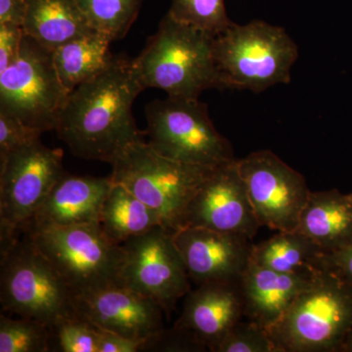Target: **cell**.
Segmentation results:
<instances>
[{
    "label": "cell",
    "instance_id": "4316f807",
    "mask_svg": "<svg viewBox=\"0 0 352 352\" xmlns=\"http://www.w3.org/2000/svg\"><path fill=\"white\" fill-rule=\"evenodd\" d=\"M50 329V351L98 352V329L80 317L65 319Z\"/></svg>",
    "mask_w": 352,
    "mask_h": 352
},
{
    "label": "cell",
    "instance_id": "f546056e",
    "mask_svg": "<svg viewBox=\"0 0 352 352\" xmlns=\"http://www.w3.org/2000/svg\"><path fill=\"white\" fill-rule=\"evenodd\" d=\"M41 134L43 132L25 126L15 117L0 112V163L11 153L38 140Z\"/></svg>",
    "mask_w": 352,
    "mask_h": 352
},
{
    "label": "cell",
    "instance_id": "e575fe53",
    "mask_svg": "<svg viewBox=\"0 0 352 352\" xmlns=\"http://www.w3.org/2000/svg\"><path fill=\"white\" fill-rule=\"evenodd\" d=\"M340 352H352V327L351 330H349V332L347 333Z\"/></svg>",
    "mask_w": 352,
    "mask_h": 352
},
{
    "label": "cell",
    "instance_id": "4dcf8cb0",
    "mask_svg": "<svg viewBox=\"0 0 352 352\" xmlns=\"http://www.w3.org/2000/svg\"><path fill=\"white\" fill-rule=\"evenodd\" d=\"M24 36L22 27L0 24V74L17 60Z\"/></svg>",
    "mask_w": 352,
    "mask_h": 352
},
{
    "label": "cell",
    "instance_id": "9c48e42d",
    "mask_svg": "<svg viewBox=\"0 0 352 352\" xmlns=\"http://www.w3.org/2000/svg\"><path fill=\"white\" fill-rule=\"evenodd\" d=\"M69 94L54 52L25 34L17 60L0 74V112L43 133L55 131Z\"/></svg>",
    "mask_w": 352,
    "mask_h": 352
},
{
    "label": "cell",
    "instance_id": "7c38bea8",
    "mask_svg": "<svg viewBox=\"0 0 352 352\" xmlns=\"http://www.w3.org/2000/svg\"><path fill=\"white\" fill-rule=\"evenodd\" d=\"M237 164L261 226L296 231L310 194L302 175L268 150L251 153Z\"/></svg>",
    "mask_w": 352,
    "mask_h": 352
},
{
    "label": "cell",
    "instance_id": "5bb4252c",
    "mask_svg": "<svg viewBox=\"0 0 352 352\" xmlns=\"http://www.w3.org/2000/svg\"><path fill=\"white\" fill-rule=\"evenodd\" d=\"M76 314L101 330L144 342L164 330L163 307L126 287H109L75 296Z\"/></svg>",
    "mask_w": 352,
    "mask_h": 352
},
{
    "label": "cell",
    "instance_id": "3957f363",
    "mask_svg": "<svg viewBox=\"0 0 352 352\" xmlns=\"http://www.w3.org/2000/svg\"><path fill=\"white\" fill-rule=\"evenodd\" d=\"M351 327L352 283L329 266L267 331L277 352H340Z\"/></svg>",
    "mask_w": 352,
    "mask_h": 352
},
{
    "label": "cell",
    "instance_id": "30bf717a",
    "mask_svg": "<svg viewBox=\"0 0 352 352\" xmlns=\"http://www.w3.org/2000/svg\"><path fill=\"white\" fill-rule=\"evenodd\" d=\"M63 151L41 138L11 153L0 163V242L6 252L39 206L65 175Z\"/></svg>",
    "mask_w": 352,
    "mask_h": 352
},
{
    "label": "cell",
    "instance_id": "7a4b0ae2",
    "mask_svg": "<svg viewBox=\"0 0 352 352\" xmlns=\"http://www.w3.org/2000/svg\"><path fill=\"white\" fill-rule=\"evenodd\" d=\"M214 36L166 14L144 50L132 60L142 87L170 97L199 99L208 89H223L214 54Z\"/></svg>",
    "mask_w": 352,
    "mask_h": 352
},
{
    "label": "cell",
    "instance_id": "83f0119b",
    "mask_svg": "<svg viewBox=\"0 0 352 352\" xmlns=\"http://www.w3.org/2000/svg\"><path fill=\"white\" fill-rule=\"evenodd\" d=\"M212 352H277L265 328L256 322L241 320L217 342Z\"/></svg>",
    "mask_w": 352,
    "mask_h": 352
},
{
    "label": "cell",
    "instance_id": "d6a6232c",
    "mask_svg": "<svg viewBox=\"0 0 352 352\" xmlns=\"http://www.w3.org/2000/svg\"><path fill=\"white\" fill-rule=\"evenodd\" d=\"M28 0H0V24L24 27Z\"/></svg>",
    "mask_w": 352,
    "mask_h": 352
},
{
    "label": "cell",
    "instance_id": "8fae6325",
    "mask_svg": "<svg viewBox=\"0 0 352 352\" xmlns=\"http://www.w3.org/2000/svg\"><path fill=\"white\" fill-rule=\"evenodd\" d=\"M173 235L159 226L122 244L120 283L156 300L166 315L191 291V280Z\"/></svg>",
    "mask_w": 352,
    "mask_h": 352
},
{
    "label": "cell",
    "instance_id": "277c9868",
    "mask_svg": "<svg viewBox=\"0 0 352 352\" xmlns=\"http://www.w3.org/2000/svg\"><path fill=\"white\" fill-rule=\"evenodd\" d=\"M214 54L223 89L259 94L291 82L298 48L283 28L254 20L214 36Z\"/></svg>",
    "mask_w": 352,
    "mask_h": 352
},
{
    "label": "cell",
    "instance_id": "ba28073f",
    "mask_svg": "<svg viewBox=\"0 0 352 352\" xmlns=\"http://www.w3.org/2000/svg\"><path fill=\"white\" fill-rule=\"evenodd\" d=\"M149 145L162 156L205 168L234 161L232 146L217 131L199 99L170 97L146 107Z\"/></svg>",
    "mask_w": 352,
    "mask_h": 352
},
{
    "label": "cell",
    "instance_id": "52a82bcc",
    "mask_svg": "<svg viewBox=\"0 0 352 352\" xmlns=\"http://www.w3.org/2000/svg\"><path fill=\"white\" fill-rule=\"evenodd\" d=\"M54 266L74 296L119 286L124 250L99 223L43 227L24 232Z\"/></svg>",
    "mask_w": 352,
    "mask_h": 352
},
{
    "label": "cell",
    "instance_id": "ac0fdd59",
    "mask_svg": "<svg viewBox=\"0 0 352 352\" xmlns=\"http://www.w3.org/2000/svg\"><path fill=\"white\" fill-rule=\"evenodd\" d=\"M319 272L281 273L251 263L241 280L245 318L268 330Z\"/></svg>",
    "mask_w": 352,
    "mask_h": 352
},
{
    "label": "cell",
    "instance_id": "2e32d148",
    "mask_svg": "<svg viewBox=\"0 0 352 352\" xmlns=\"http://www.w3.org/2000/svg\"><path fill=\"white\" fill-rule=\"evenodd\" d=\"M113 186L110 177L69 175L54 185L22 232L43 227L99 223L104 201Z\"/></svg>",
    "mask_w": 352,
    "mask_h": 352
},
{
    "label": "cell",
    "instance_id": "d590c367",
    "mask_svg": "<svg viewBox=\"0 0 352 352\" xmlns=\"http://www.w3.org/2000/svg\"><path fill=\"white\" fill-rule=\"evenodd\" d=\"M349 197H351V201H352V193L349 194Z\"/></svg>",
    "mask_w": 352,
    "mask_h": 352
},
{
    "label": "cell",
    "instance_id": "e0dca14e",
    "mask_svg": "<svg viewBox=\"0 0 352 352\" xmlns=\"http://www.w3.org/2000/svg\"><path fill=\"white\" fill-rule=\"evenodd\" d=\"M244 317L241 281L212 282L199 285L187 294L182 314L175 325L193 333L212 351Z\"/></svg>",
    "mask_w": 352,
    "mask_h": 352
},
{
    "label": "cell",
    "instance_id": "f1b7e54d",
    "mask_svg": "<svg viewBox=\"0 0 352 352\" xmlns=\"http://www.w3.org/2000/svg\"><path fill=\"white\" fill-rule=\"evenodd\" d=\"M208 351L205 342L186 329H164L157 335L145 340L141 351L203 352Z\"/></svg>",
    "mask_w": 352,
    "mask_h": 352
},
{
    "label": "cell",
    "instance_id": "44dd1931",
    "mask_svg": "<svg viewBox=\"0 0 352 352\" xmlns=\"http://www.w3.org/2000/svg\"><path fill=\"white\" fill-rule=\"evenodd\" d=\"M328 252L298 231L279 232L254 245L252 263L281 273H316L329 267Z\"/></svg>",
    "mask_w": 352,
    "mask_h": 352
},
{
    "label": "cell",
    "instance_id": "5b68a950",
    "mask_svg": "<svg viewBox=\"0 0 352 352\" xmlns=\"http://www.w3.org/2000/svg\"><path fill=\"white\" fill-rule=\"evenodd\" d=\"M112 166L113 182L124 185L152 208L173 233L182 229L190 201L214 168L168 159L144 141L129 146Z\"/></svg>",
    "mask_w": 352,
    "mask_h": 352
},
{
    "label": "cell",
    "instance_id": "836d02e7",
    "mask_svg": "<svg viewBox=\"0 0 352 352\" xmlns=\"http://www.w3.org/2000/svg\"><path fill=\"white\" fill-rule=\"evenodd\" d=\"M328 265L352 283V242L327 256Z\"/></svg>",
    "mask_w": 352,
    "mask_h": 352
},
{
    "label": "cell",
    "instance_id": "4fadbf2b",
    "mask_svg": "<svg viewBox=\"0 0 352 352\" xmlns=\"http://www.w3.org/2000/svg\"><path fill=\"white\" fill-rule=\"evenodd\" d=\"M237 159L212 168L190 201L183 228L238 233L254 239L261 228Z\"/></svg>",
    "mask_w": 352,
    "mask_h": 352
},
{
    "label": "cell",
    "instance_id": "9a60e30c",
    "mask_svg": "<svg viewBox=\"0 0 352 352\" xmlns=\"http://www.w3.org/2000/svg\"><path fill=\"white\" fill-rule=\"evenodd\" d=\"M191 281L239 282L252 263V239L243 234L183 228L173 235Z\"/></svg>",
    "mask_w": 352,
    "mask_h": 352
},
{
    "label": "cell",
    "instance_id": "1f68e13d",
    "mask_svg": "<svg viewBox=\"0 0 352 352\" xmlns=\"http://www.w3.org/2000/svg\"><path fill=\"white\" fill-rule=\"evenodd\" d=\"M99 330L98 352H139L142 342L127 339L118 333Z\"/></svg>",
    "mask_w": 352,
    "mask_h": 352
},
{
    "label": "cell",
    "instance_id": "d6986e66",
    "mask_svg": "<svg viewBox=\"0 0 352 352\" xmlns=\"http://www.w3.org/2000/svg\"><path fill=\"white\" fill-rule=\"evenodd\" d=\"M296 231L328 254L352 242V201L339 190L310 192Z\"/></svg>",
    "mask_w": 352,
    "mask_h": 352
},
{
    "label": "cell",
    "instance_id": "d4e9b609",
    "mask_svg": "<svg viewBox=\"0 0 352 352\" xmlns=\"http://www.w3.org/2000/svg\"><path fill=\"white\" fill-rule=\"evenodd\" d=\"M50 329L41 322L0 315V352L50 351Z\"/></svg>",
    "mask_w": 352,
    "mask_h": 352
},
{
    "label": "cell",
    "instance_id": "7402d4cb",
    "mask_svg": "<svg viewBox=\"0 0 352 352\" xmlns=\"http://www.w3.org/2000/svg\"><path fill=\"white\" fill-rule=\"evenodd\" d=\"M110 43L105 36L94 32L53 51L58 75L69 92L110 66L115 57L110 52Z\"/></svg>",
    "mask_w": 352,
    "mask_h": 352
},
{
    "label": "cell",
    "instance_id": "cb8c5ba5",
    "mask_svg": "<svg viewBox=\"0 0 352 352\" xmlns=\"http://www.w3.org/2000/svg\"><path fill=\"white\" fill-rule=\"evenodd\" d=\"M90 27L113 41L126 36L138 19L142 0H78Z\"/></svg>",
    "mask_w": 352,
    "mask_h": 352
},
{
    "label": "cell",
    "instance_id": "ffe728a7",
    "mask_svg": "<svg viewBox=\"0 0 352 352\" xmlns=\"http://www.w3.org/2000/svg\"><path fill=\"white\" fill-rule=\"evenodd\" d=\"M23 29L27 36L52 51L95 32L78 0H28Z\"/></svg>",
    "mask_w": 352,
    "mask_h": 352
},
{
    "label": "cell",
    "instance_id": "6da1fadb",
    "mask_svg": "<svg viewBox=\"0 0 352 352\" xmlns=\"http://www.w3.org/2000/svg\"><path fill=\"white\" fill-rule=\"evenodd\" d=\"M144 87L132 60L113 57L100 75L69 94L58 120V138L75 156L112 164L129 146L143 141L132 106Z\"/></svg>",
    "mask_w": 352,
    "mask_h": 352
},
{
    "label": "cell",
    "instance_id": "484cf974",
    "mask_svg": "<svg viewBox=\"0 0 352 352\" xmlns=\"http://www.w3.org/2000/svg\"><path fill=\"white\" fill-rule=\"evenodd\" d=\"M168 13L175 20L214 36L234 23L227 15L224 0H173Z\"/></svg>",
    "mask_w": 352,
    "mask_h": 352
},
{
    "label": "cell",
    "instance_id": "8992f818",
    "mask_svg": "<svg viewBox=\"0 0 352 352\" xmlns=\"http://www.w3.org/2000/svg\"><path fill=\"white\" fill-rule=\"evenodd\" d=\"M0 302L3 311L50 328L78 317L73 292L25 233L1 254Z\"/></svg>",
    "mask_w": 352,
    "mask_h": 352
},
{
    "label": "cell",
    "instance_id": "603a6c76",
    "mask_svg": "<svg viewBox=\"0 0 352 352\" xmlns=\"http://www.w3.org/2000/svg\"><path fill=\"white\" fill-rule=\"evenodd\" d=\"M99 226L116 244L162 226L159 215L124 185L113 182L101 208Z\"/></svg>",
    "mask_w": 352,
    "mask_h": 352
}]
</instances>
